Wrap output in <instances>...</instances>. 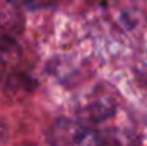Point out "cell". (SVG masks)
Segmentation results:
<instances>
[{
	"instance_id": "8",
	"label": "cell",
	"mask_w": 147,
	"mask_h": 146,
	"mask_svg": "<svg viewBox=\"0 0 147 146\" xmlns=\"http://www.w3.org/2000/svg\"><path fill=\"white\" fill-rule=\"evenodd\" d=\"M11 3H14V5L17 6H31V5H34V0H9Z\"/></svg>"
},
{
	"instance_id": "7",
	"label": "cell",
	"mask_w": 147,
	"mask_h": 146,
	"mask_svg": "<svg viewBox=\"0 0 147 146\" xmlns=\"http://www.w3.org/2000/svg\"><path fill=\"white\" fill-rule=\"evenodd\" d=\"M6 140H8V126H6V123L0 118V145L6 143Z\"/></svg>"
},
{
	"instance_id": "4",
	"label": "cell",
	"mask_w": 147,
	"mask_h": 146,
	"mask_svg": "<svg viewBox=\"0 0 147 146\" xmlns=\"http://www.w3.org/2000/svg\"><path fill=\"white\" fill-rule=\"evenodd\" d=\"M36 85V80L30 77L27 74H14L8 79V83H6V91L9 94H17V96H24L27 93H30L31 90Z\"/></svg>"
},
{
	"instance_id": "2",
	"label": "cell",
	"mask_w": 147,
	"mask_h": 146,
	"mask_svg": "<svg viewBox=\"0 0 147 146\" xmlns=\"http://www.w3.org/2000/svg\"><path fill=\"white\" fill-rule=\"evenodd\" d=\"M24 16L20 13V6L9 2L5 8L0 11V27L8 33H20L24 30Z\"/></svg>"
},
{
	"instance_id": "3",
	"label": "cell",
	"mask_w": 147,
	"mask_h": 146,
	"mask_svg": "<svg viewBox=\"0 0 147 146\" xmlns=\"http://www.w3.org/2000/svg\"><path fill=\"white\" fill-rule=\"evenodd\" d=\"M88 116L92 121H103L114 115V102L108 97H99L88 105Z\"/></svg>"
},
{
	"instance_id": "5",
	"label": "cell",
	"mask_w": 147,
	"mask_h": 146,
	"mask_svg": "<svg viewBox=\"0 0 147 146\" xmlns=\"http://www.w3.org/2000/svg\"><path fill=\"white\" fill-rule=\"evenodd\" d=\"M20 57V49L14 39L9 36L0 38V60L3 61H17Z\"/></svg>"
},
{
	"instance_id": "9",
	"label": "cell",
	"mask_w": 147,
	"mask_h": 146,
	"mask_svg": "<svg viewBox=\"0 0 147 146\" xmlns=\"http://www.w3.org/2000/svg\"><path fill=\"white\" fill-rule=\"evenodd\" d=\"M0 71H2V66H0Z\"/></svg>"
},
{
	"instance_id": "1",
	"label": "cell",
	"mask_w": 147,
	"mask_h": 146,
	"mask_svg": "<svg viewBox=\"0 0 147 146\" xmlns=\"http://www.w3.org/2000/svg\"><path fill=\"white\" fill-rule=\"evenodd\" d=\"M83 129L85 127L78 126V124L72 123V121L67 120H58L57 123L53 124L50 134V141L57 145H64V143H75L80 145V138H82Z\"/></svg>"
},
{
	"instance_id": "6",
	"label": "cell",
	"mask_w": 147,
	"mask_h": 146,
	"mask_svg": "<svg viewBox=\"0 0 147 146\" xmlns=\"http://www.w3.org/2000/svg\"><path fill=\"white\" fill-rule=\"evenodd\" d=\"M136 74L144 83H147V55L139 58L138 65H136Z\"/></svg>"
}]
</instances>
